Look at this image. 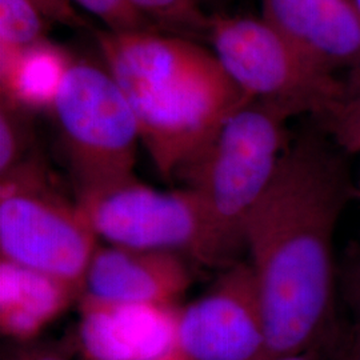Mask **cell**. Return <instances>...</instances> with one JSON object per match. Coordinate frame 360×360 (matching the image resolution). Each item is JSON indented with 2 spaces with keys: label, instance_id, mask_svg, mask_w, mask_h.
I'll return each mask as SVG.
<instances>
[{
  "label": "cell",
  "instance_id": "obj_26",
  "mask_svg": "<svg viewBox=\"0 0 360 360\" xmlns=\"http://www.w3.org/2000/svg\"><path fill=\"white\" fill-rule=\"evenodd\" d=\"M174 360H183V359H181V358H180V356H178V358H175V359H174Z\"/></svg>",
  "mask_w": 360,
  "mask_h": 360
},
{
  "label": "cell",
  "instance_id": "obj_7",
  "mask_svg": "<svg viewBox=\"0 0 360 360\" xmlns=\"http://www.w3.org/2000/svg\"><path fill=\"white\" fill-rule=\"evenodd\" d=\"M96 238L108 245L166 251L206 263V224L190 188L162 191L136 176L75 195Z\"/></svg>",
  "mask_w": 360,
  "mask_h": 360
},
{
  "label": "cell",
  "instance_id": "obj_2",
  "mask_svg": "<svg viewBox=\"0 0 360 360\" xmlns=\"http://www.w3.org/2000/svg\"><path fill=\"white\" fill-rule=\"evenodd\" d=\"M291 117L279 104L252 99L180 169L203 212L206 264L224 269L245 250L247 221L291 142Z\"/></svg>",
  "mask_w": 360,
  "mask_h": 360
},
{
  "label": "cell",
  "instance_id": "obj_22",
  "mask_svg": "<svg viewBox=\"0 0 360 360\" xmlns=\"http://www.w3.org/2000/svg\"><path fill=\"white\" fill-rule=\"evenodd\" d=\"M272 360H321V349H309L304 352L284 355Z\"/></svg>",
  "mask_w": 360,
  "mask_h": 360
},
{
  "label": "cell",
  "instance_id": "obj_24",
  "mask_svg": "<svg viewBox=\"0 0 360 360\" xmlns=\"http://www.w3.org/2000/svg\"><path fill=\"white\" fill-rule=\"evenodd\" d=\"M352 299H354V306L356 309L358 314V324L360 327V272L358 278L355 279V284H354V290H352Z\"/></svg>",
  "mask_w": 360,
  "mask_h": 360
},
{
  "label": "cell",
  "instance_id": "obj_17",
  "mask_svg": "<svg viewBox=\"0 0 360 360\" xmlns=\"http://www.w3.org/2000/svg\"><path fill=\"white\" fill-rule=\"evenodd\" d=\"M316 126L346 154H360V91L347 92Z\"/></svg>",
  "mask_w": 360,
  "mask_h": 360
},
{
  "label": "cell",
  "instance_id": "obj_12",
  "mask_svg": "<svg viewBox=\"0 0 360 360\" xmlns=\"http://www.w3.org/2000/svg\"><path fill=\"white\" fill-rule=\"evenodd\" d=\"M83 290L41 271L0 259V330L13 340L35 338L59 318Z\"/></svg>",
  "mask_w": 360,
  "mask_h": 360
},
{
  "label": "cell",
  "instance_id": "obj_21",
  "mask_svg": "<svg viewBox=\"0 0 360 360\" xmlns=\"http://www.w3.org/2000/svg\"><path fill=\"white\" fill-rule=\"evenodd\" d=\"M339 360H360V327L356 326Z\"/></svg>",
  "mask_w": 360,
  "mask_h": 360
},
{
  "label": "cell",
  "instance_id": "obj_1",
  "mask_svg": "<svg viewBox=\"0 0 360 360\" xmlns=\"http://www.w3.org/2000/svg\"><path fill=\"white\" fill-rule=\"evenodd\" d=\"M345 154L318 126L300 132L247 221L267 360L322 349L334 333L335 232L358 193Z\"/></svg>",
  "mask_w": 360,
  "mask_h": 360
},
{
  "label": "cell",
  "instance_id": "obj_9",
  "mask_svg": "<svg viewBox=\"0 0 360 360\" xmlns=\"http://www.w3.org/2000/svg\"><path fill=\"white\" fill-rule=\"evenodd\" d=\"M79 343L90 360H174L178 306L112 303L82 295Z\"/></svg>",
  "mask_w": 360,
  "mask_h": 360
},
{
  "label": "cell",
  "instance_id": "obj_15",
  "mask_svg": "<svg viewBox=\"0 0 360 360\" xmlns=\"http://www.w3.org/2000/svg\"><path fill=\"white\" fill-rule=\"evenodd\" d=\"M47 22L32 0H0V52L18 51L47 39Z\"/></svg>",
  "mask_w": 360,
  "mask_h": 360
},
{
  "label": "cell",
  "instance_id": "obj_23",
  "mask_svg": "<svg viewBox=\"0 0 360 360\" xmlns=\"http://www.w3.org/2000/svg\"><path fill=\"white\" fill-rule=\"evenodd\" d=\"M347 83L348 92H356L360 91V68L354 70L352 72L348 74Z\"/></svg>",
  "mask_w": 360,
  "mask_h": 360
},
{
  "label": "cell",
  "instance_id": "obj_18",
  "mask_svg": "<svg viewBox=\"0 0 360 360\" xmlns=\"http://www.w3.org/2000/svg\"><path fill=\"white\" fill-rule=\"evenodd\" d=\"M72 3L94 15L110 31H159L129 0H72Z\"/></svg>",
  "mask_w": 360,
  "mask_h": 360
},
{
  "label": "cell",
  "instance_id": "obj_14",
  "mask_svg": "<svg viewBox=\"0 0 360 360\" xmlns=\"http://www.w3.org/2000/svg\"><path fill=\"white\" fill-rule=\"evenodd\" d=\"M160 32L181 38L207 40L211 13L202 0H129Z\"/></svg>",
  "mask_w": 360,
  "mask_h": 360
},
{
  "label": "cell",
  "instance_id": "obj_5",
  "mask_svg": "<svg viewBox=\"0 0 360 360\" xmlns=\"http://www.w3.org/2000/svg\"><path fill=\"white\" fill-rule=\"evenodd\" d=\"M207 41L251 99L319 119L347 96V83L314 65L262 16L211 13Z\"/></svg>",
  "mask_w": 360,
  "mask_h": 360
},
{
  "label": "cell",
  "instance_id": "obj_20",
  "mask_svg": "<svg viewBox=\"0 0 360 360\" xmlns=\"http://www.w3.org/2000/svg\"><path fill=\"white\" fill-rule=\"evenodd\" d=\"M10 360H67L63 355L51 349H27L19 352Z\"/></svg>",
  "mask_w": 360,
  "mask_h": 360
},
{
  "label": "cell",
  "instance_id": "obj_25",
  "mask_svg": "<svg viewBox=\"0 0 360 360\" xmlns=\"http://www.w3.org/2000/svg\"><path fill=\"white\" fill-rule=\"evenodd\" d=\"M352 3L355 4V7H356V10H358V13H360V0H352Z\"/></svg>",
  "mask_w": 360,
  "mask_h": 360
},
{
  "label": "cell",
  "instance_id": "obj_6",
  "mask_svg": "<svg viewBox=\"0 0 360 360\" xmlns=\"http://www.w3.org/2000/svg\"><path fill=\"white\" fill-rule=\"evenodd\" d=\"M124 94L136 116L141 142L167 179L200 153L229 116L252 101L215 55L193 70Z\"/></svg>",
  "mask_w": 360,
  "mask_h": 360
},
{
  "label": "cell",
  "instance_id": "obj_27",
  "mask_svg": "<svg viewBox=\"0 0 360 360\" xmlns=\"http://www.w3.org/2000/svg\"><path fill=\"white\" fill-rule=\"evenodd\" d=\"M358 195L360 196V190H358Z\"/></svg>",
  "mask_w": 360,
  "mask_h": 360
},
{
  "label": "cell",
  "instance_id": "obj_11",
  "mask_svg": "<svg viewBox=\"0 0 360 360\" xmlns=\"http://www.w3.org/2000/svg\"><path fill=\"white\" fill-rule=\"evenodd\" d=\"M262 18L309 62L336 74L360 68V13L352 0H260Z\"/></svg>",
  "mask_w": 360,
  "mask_h": 360
},
{
  "label": "cell",
  "instance_id": "obj_3",
  "mask_svg": "<svg viewBox=\"0 0 360 360\" xmlns=\"http://www.w3.org/2000/svg\"><path fill=\"white\" fill-rule=\"evenodd\" d=\"M96 240L77 200L60 193L38 148L0 176V259L83 290Z\"/></svg>",
  "mask_w": 360,
  "mask_h": 360
},
{
  "label": "cell",
  "instance_id": "obj_10",
  "mask_svg": "<svg viewBox=\"0 0 360 360\" xmlns=\"http://www.w3.org/2000/svg\"><path fill=\"white\" fill-rule=\"evenodd\" d=\"M184 257L166 251L98 245L82 295L112 303L176 306L193 282Z\"/></svg>",
  "mask_w": 360,
  "mask_h": 360
},
{
  "label": "cell",
  "instance_id": "obj_13",
  "mask_svg": "<svg viewBox=\"0 0 360 360\" xmlns=\"http://www.w3.org/2000/svg\"><path fill=\"white\" fill-rule=\"evenodd\" d=\"M72 58L44 39L18 51L0 52V101L37 115L52 111Z\"/></svg>",
  "mask_w": 360,
  "mask_h": 360
},
{
  "label": "cell",
  "instance_id": "obj_8",
  "mask_svg": "<svg viewBox=\"0 0 360 360\" xmlns=\"http://www.w3.org/2000/svg\"><path fill=\"white\" fill-rule=\"evenodd\" d=\"M205 295L180 309L183 360H267L262 299L248 262L224 267Z\"/></svg>",
  "mask_w": 360,
  "mask_h": 360
},
{
  "label": "cell",
  "instance_id": "obj_4",
  "mask_svg": "<svg viewBox=\"0 0 360 360\" xmlns=\"http://www.w3.org/2000/svg\"><path fill=\"white\" fill-rule=\"evenodd\" d=\"M51 114L75 195L135 176L138 120L127 95L105 67L72 59Z\"/></svg>",
  "mask_w": 360,
  "mask_h": 360
},
{
  "label": "cell",
  "instance_id": "obj_16",
  "mask_svg": "<svg viewBox=\"0 0 360 360\" xmlns=\"http://www.w3.org/2000/svg\"><path fill=\"white\" fill-rule=\"evenodd\" d=\"M34 114L0 101V176L37 150Z\"/></svg>",
  "mask_w": 360,
  "mask_h": 360
},
{
  "label": "cell",
  "instance_id": "obj_19",
  "mask_svg": "<svg viewBox=\"0 0 360 360\" xmlns=\"http://www.w3.org/2000/svg\"><path fill=\"white\" fill-rule=\"evenodd\" d=\"M38 6L44 18L62 26L83 28L87 26L86 19L79 13L72 0H32Z\"/></svg>",
  "mask_w": 360,
  "mask_h": 360
}]
</instances>
